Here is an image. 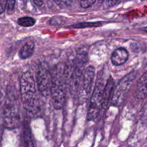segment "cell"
<instances>
[{"label": "cell", "instance_id": "obj_23", "mask_svg": "<svg viewBox=\"0 0 147 147\" xmlns=\"http://www.w3.org/2000/svg\"><path fill=\"white\" fill-rule=\"evenodd\" d=\"M33 2L39 7H42L44 6V1L43 0H32Z\"/></svg>", "mask_w": 147, "mask_h": 147}, {"label": "cell", "instance_id": "obj_18", "mask_svg": "<svg viewBox=\"0 0 147 147\" xmlns=\"http://www.w3.org/2000/svg\"><path fill=\"white\" fill-rule=\"evenodd\" d=\"M141 121H142V123L144 126H147V106H145L144 109V111L142 114V117H141Z\"/></svg>", "mask_w": 147, "mask_h": 147}, {"label": "cell", "instance_id": "obj_24", "mask_svg": "<svg viewBox=\"0 0 147 147\" xmlns=\"http://www.w3.org/2000/svg\"><path fill=\"white\" fill-rule=\"evenodd\" d=\"M61 1H62V3H63L64 4H65L66 6H70L72 4L73 0H61Z\"/></svg>", "mask_w": 147, "mask_h": 147}, {"label": "cell", "instance_id": "obj_2", "mask_svg": "<svg viewBox=\"0 0 147 147\" xmlns=\"http://www.w3.org/2000/svg\"><path fill=\"white\" fill-rule=\"evenodd\" d=\"M3 121L7 129H15L20 124V102L17 89L9 86L3 109Z\"/></svg>", "mask_w": 147, "mask_h": 147}, {"label": "cell", "instance_id": "obj_16", "mask_svg": "<svg viewBox=\"0 0 147 147\" xmlns=\"http://www.w3.org/2000/svg\"><path fill=\"white\" fill-rule=\"evenodd\" d=\"M96 0H80V6L83 8H89L96 3Z\"/></svg>", "mask_w": 147, "mask_h": 147}, {"label": "cell", "instance_id": "obj_25", "mask_svg": "<svg viewBox=\"0 0 147 147\" xmlns=\"http://www.w3.org/2000/svg\"><path fill=\"white\" fill-rule=\"evenodd\" d=\"M53 1H54L55 2L56 4H57V5H59V6H60V4H62V1H61V0H53Z\"/></svg>", "mask_w": 147, "mask_h": 147}, {"label": "cell", "instance_id": "obj_3", "mask_svg": "<svg viewBox=\"0 0 147 147\" xmlns=\"http://www.w3.org/2000/svg\"><path fill=\"white\" fill-rule=\"evenodd\" d=\"M64 67H57L54 74L52 75L50 96L55 109H61L64 106L66 96V87L64 79Z\"/></svg>", "mask_w": 147, "mask_h": 147}, {"label": "cell", "instance_id": "obj_8", "mask_svg": "<svg viewBox=\"0 0 147 147\" xmlns=\"http://www.w3.org/2000/svg\"><path fill=\"white\" fill-rule=\"evenodd\" d=\"M95 76H96V72L93 66H88L84 70L83 78H82L81 85L83 93L86 96L90 94L93 88Z\"/></svg>", "mask_w": 147, "mask_h": 147}, {"label": "cell", "instance_id": "obj_21", "mask_svg": "<svg viewBox=\"0 0 147 147\" xmlns=\"http://www.w3.org/2000/svg\"><path fill=\"white\" fill-rule=\"evenodd\" d=\"M5 96L6 94L4 93V90L1 88H0V107L4 104V99H5Z\"/></svg>", "mask_w": 147, "mask_h": 147}, {"label": "cell", "instance_id": "obj_17", "mask_svg": "<svg viewBox=\"0 0 147 147\" xmlns=\"http://www.w3.org/2000/svg\"><path fill=\"white\" fill-rule=\"evenodd\" d=\"M16 0H7V11L9 14L12 12L14 9V7H15Z\"/></svg>", "mask_w": 147, "mask_h": 147}, {"label": "cell", "instance_id": "obj_26", "mask_svg": "<svg viewBox=\"0 0 147 147\" xmlns=\"http://www.w3.org/2000/svg\"><path fill=\"white\" fill-rule=\"evenodd\" d=\"M142 30H143V31H144V32H147V27L142 28Z\"/></svg>", "mask_w": 147, "mask_h": 147}, {"label": "cell", "instance_id": "obj_13", "mask_svg": "<svg viewBox=\"0 0 147 147\" xmlns=\"http://www.w3.org/2000/svg\"><path fill=\"white\" fill-rule=\"evenodd\" d=\"M23 142L24 147H34L31 129L27 122L24 123L23 126Z\"/></svg>", "mask_w": 147, "mask_h": 147}, {"label": "cell", "instance_id": "obj_15", "mask_svg": "<svg viewBox=\"0 0 147 147\" xmlns=\"http://www.w3.org/2000/svg\"><path fill=\"white\" fill-rule=\"evenodd\" d=\"M17 23L22 27H30L35 24V20L30 17H23L17 20Z\"/></svg>", "mask_w": 147, "mask_h": 147}, {"label": "cell", "instance_id": "obj_20", "mask_svg": "<svg viewBox=\"0 0 147 147\" xmlns=\"http://www.w3.org/2000/svg\"><path fill=\"white\" fill-rule=\"evenodd\" d=\"M7 5V0H0V14H3Z\"/></svg>", "mask_w": 147, "mask_h": 147}, {"label": "cell", "instance_id": "obj_1", "mask_svg": "<svg viewBox=\"0 0 147 147\" xmlns=\"http://www.w3.org/2000/svg\"><path fill=\"white\" fill-rule=\"evenodd\" d=\"M20 90L21 100L27 114L31 117L38 114L40 111V100L37 95L35 80L30 72H25L22 76Z\"/></svg>", "mask_w": 147, "mask_h": 147}, {"label": "cell", "instance_id": "obj_12", "mask_svg": "<svg viewBox=\"0 0 147 147\" xmlns=\"http://www.w3.org/2000/svg\"><path fill=\"white\" fill-rule=\"evenodd\" d=\"M34 44L32 41H28L21 47L19 52V56L21 59L24 60L31 57L34 53Z\"/></svg>", "mask_w": 147, "mask_h": 147}, {"label": "cell", "instance_id": "obj_19", "mask_svg": "<svg viewBox=\"0 0 147 147\" xmlns=\"http://www.w3.org/2000/svg\"><path fill=\"white\" fill-rule=\"evenodd\" d=\"M63 17H53V19H51L50 20V24H53V25H58V24H63Z\"/></svg>", "mask_w": 147, "mask_h": 147}, {"label": "cell", "instance_id": "obj_6", "mask_svg": "<svg viewBox=\"0 0 147 147\" xmlns=\"http://www.w3.org/2000/svg\"><path fill=\"white\" fill-rule=\"evenodd\" d=\"M52 83V74L46 64H41L37 73V88L40 94L44 97L50 95Z\"/></svg>", "mask_w": 147, "mask_h": 147}, {"label": "cell", "instance_id": "obj_27", "mask_svg": "<svg viewBox=\"0 0 147 147\" xmlns=\"http://www.w3.org/2000/svg\"><path fill=\"white\" fill-rule=\"evenodd\" d=\"M98 1H99V2L101 3V2H103V1H104V0H98Z\"/></svg>", "mask_w": 147, "mask_h": 147}, {"label": "cell", "instance_id": "obj_14", "mask_svg": "<svg viewBox=\"0 0 147 147\" xmlns=\"http://www.w3.org/2000/svg\"><path fill=\"white\" fill-rule=\"evenodd\" d=\"M102 24H103V23L101 22H80L76 24H73L70 27H73V28H88V27H100Z\"/></svg>", "mask_w": 147, "mask_h": 147}, {"label": "cell", "instance_id": "obj_4", "mask_svg": "<svg viewBox=\"0 0 147 147\" xmlns=\"http://www.w3.org/2000/svg\"><path fill=\"white\" fill-rule=\"evenodd\" d=\"M136 72L132 71L124 76L120 80L119 84L113 90L111 99V103L112 106L118 107L123 103L127 96L128 92L136 78Z\"/></svg>", "mask_w": 147, "mask_h": 147}, {"label": "cell", "instance_id": "obj_11", "mask_svg": "<svg viewBox=\"0 0 147 147\" xmlns=\"http://www.w3.org/2000/svg\"><path fill=\"white\" fill-rule=\"evenodd\" d=\"M136 95L140 100H143L147 97V71L144 73L138 82Z\"/></svg>", "mask_w": 147, "mask_h": 147}, {"label": "cell", "instance_id": "obj_10", "mask_svg": "<svg viewBox=\"0 0 147 147\" xmlns=\"http://www.w3.org/2000/svg\"><path fill=\"white\" fill-rule=\"evenodd\" d=\"M129 58V53L123 47L116 49L112 53L111 62L114 65L119 66L124 64Z\"/></svg>", "mask_w": 147, "mask_h": 147}, {"label": "cell", "instance_id": "obj_5", "mask_svg": "<svg viewBox=\"0 0 147 147\" xmlns=\"http://www.w3.org/2000/svg\"><path fill=\"white\" fill-rule=\"evenodd\" d=\"M104 83L101 80H98L95 86L90 98V103L88 111V120L95 121L101 113L102 97L104 88Z\"/></svg>", "mask_w": 147, "mask_h": 147}, {"label": "cell", "instance_id": "obj_9", "mask_svg": "<svg viewBox=\"0 0 147 147\" xmlns=\"http://www.w3.org/2000/svg\"><path fill=\"white\" fill-rule=\"evenodd\" d=\"M113 86H114V81L111 77L109 78L107 80L106 85L104 86L103 91V97H102V107L101 113L107 109L109 103L111 102L112 93L113 90Z\"/></svg>", "mask_w": 147, "mask_h": 147}, {"label": "cell", "instance_id": "obj_7", "mask_svg": "<svg viewBox=\"0 0 147 147\" xmlns=\"http://www.w3.org/2000/svg\"><path fill=\"white\" fill-rule=\"evenodd\" d=\"M88 62V55L86 52H80L76 56L74 64L75 90H78L81 85L82 78L84 73L85 67Z\"/></svg>", "mask_w": 147, "mask_h": 147}, {"label": "cell", "instance_id": "obj_22", "mask_svg": "<svg viewBox=\"0 0 147 147\" xmlns=\"http://www.w3.org/2000/svg\"><path fill=\"white\" fill-rule=\"evenodd\" d=\"M121 1V0H107V5L108 7H113V6L119 4Z\"/></svg>", "mask_w": 147, "mask_h": 147}]
</instances>
